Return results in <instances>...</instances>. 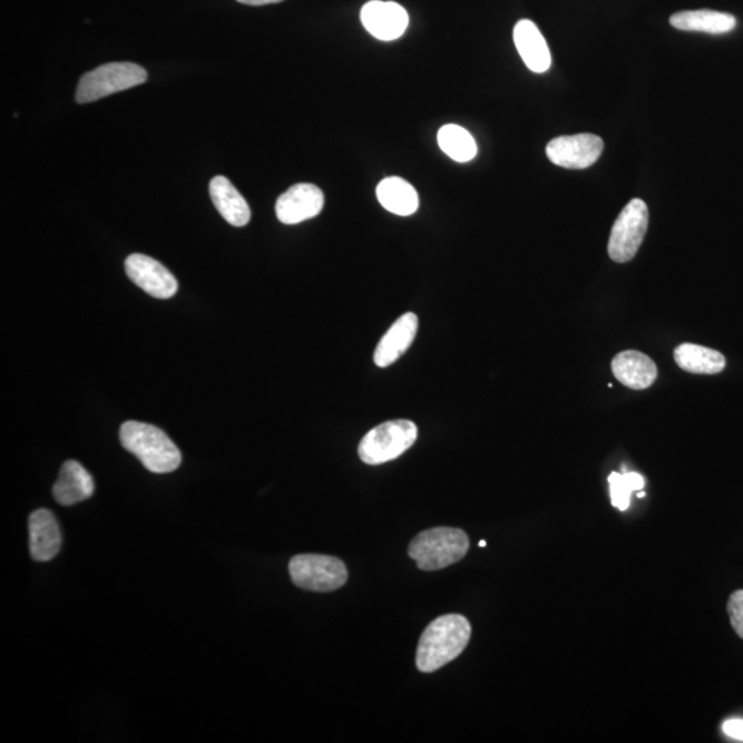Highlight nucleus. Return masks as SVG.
<instances>
[{"label":"nucleus","mask_w":743,"mask_h":743,"mask_svg":"<svg viewBox=\"0 0 743 743\" xmlns=\"http://www.w3.org/2000/svg\"><path fill=\"white\" fill-rule=\"evenodd\" d=\"M470 622L460 614H448L434 619L421 635L417 653V665L423 674H431L452 663L470 643Z\"/></svg>","instance_id":"nucleus-1"},{"label":"nucleus","mask_w":743,"mask_h":743,"mask_svg":"<svg viewBox=\"0 0 743 743\" xmlns=\"http://www.w3.org/2000/svg\"><path fill=\"white\" fill-rule=\"evenodd\" d=\"M120 442L123 448L136 454L150 472H173L183 463V454L177 444L155 426L126 421L120 429Z\"/></svg>","instance_id":"nucleus-2"},{"label":"nucleus","mask_w":743,"mask_h":743,"mask_svg":"<svg viewBox=\"0 0 743 743\" xmlns=\"http://www.w3.org/2000/svg\"><path fill=\"white\" fill-rule=\"evenodd\" d=\"M470 551V538L456 528H434L421 531L409 544L408 554L420 570L436 571L458 564Z\"/></svg>","instance_id":"nucleus-3"},{"label":"nucleus","mask_w":743,"mask_h":743,"mask_svg":"<svg viewBox=\"0 0 743 743\" xmlns=\"http://www.w3.org/2000/svg\"><path fill=\"white\" fill-rule=\"evenodd\" d=\"M418 440V426L411 420H393L374 427L362 438L359 456L365 465L379 466L400 458Z\"/></svg>","instance_id":"nucleus-4"},{"label":"nucleus","mask_w":743,"mask_h":743,"mask_svg":"<svg viewBox=\"0 0 743 743\" xmlns=\"http://www.w3.org/2000/svg\"><path fill=\"white\" fill-rule=\"evenodd\" d=\"M148 72L137 63L110 62L87 72L76 90V101L89 104L145 84Z\"/></svg>","instance_id":"nucleus-5"},{"label":"nucleus","mask_w":743,"mask_h":743,"mask_svg":"<svg viewBox=\"0 0 743 743\" xmlns=\"http://www.w3.org/2000/svg\"><path fill=\"white\" fill-rule=\"evenodd\" d=\"M292 583L313 593H332L348 583L349 571L341 559L327 555H296L290 561Z\"/></svg>","instance_id":"nucleus-6"},{"label":"nucleus","mask_w":743,"mask_h":743,"mask_svg":"<svg viewBox=\"0 0 743 743\" xmlns=\"http://www.w3.org/2000/svg\"><path fill=\"white\" fill-rule=\"evenodd\" d=\"M648 229V208L641 198H634L614 222L607 251L612 260L627 263L634 260Z\"/></svg>","instance_id":"nucleus-7"},{"label":"nucleus","mask_w":743,"mask_h":743,"mask_svg":"<svg viewBox=\"0 0 743 743\" xmlns=\"http://www.w3.org/2000/svg\"><path fill=\"white\" fill-rule=\"evenodd\" d=\"M605 144L594 134L558 137L547 145V157L555 166L584 169L598 162Z\"/></svg>","instance_id":"nucleus-8"},{"label":"nucleus","mask_w":743,"mask_h":743,"mask_svg":"<svg viewBox=\"0 0 743 743\" xmlns=\"http://www.w3.org/2000/svg\"><path fill=\"white\" fill-rule=\"evenodd\" d=\"M126 273L134 284L157 300H169L178 291V281L154 257L133 254L126 260Z\"/></svg>","instance_id":"nucleus-9"},{"label":"nucleus","mask_w":743,"mask_h":743,"mask_svg":"<svg viewBox=\"0 0 743 743\" xmlns=\"http://www.w3.org/2000/svg\"><path fill=\"white\" fill-rule=\"evenodd\" d=\"M324 193L313 184H297L278 197L276 214L281 224L297 225L315 218L324 208Z\"/></svg>","instance_id":"nucleus-10"},{"label":"nucleus","mask_w":743,"mask_h":743,"mask_svg":"<svg viewBox=\"0 0 743 743\" xmlns=\"http://www.w3.org/2000/svg\"><path fill=\"white\" fill-rule=\"evenodd\" d=\"M361 22L372 37L391 42L407 32L409 16L401 4L371 0L361 10Z\"/></svg>","instance_id":"nucleus-11"},{"label":"nucleus","mask_w":743,"mask_h":743,"mask_svg":"<svg viewBox=\"0 0 743 743\" xmlns=\"http://www.w3.org/2000/svg\"><path fill=\"white\" fill-rule=\"evenodd\" d=\"M419 319L414 313H407L391 325L374 350L373 361L379 368H388L407 353L418 335Z\"/></svg>","instance_id":"nucleus-12"},{"label":"nucleus","mask_w":743,"mask_h":743,"mask_svg":"<svg viewBox=\"0 0 743 743\" xmlns=\"http://www.w3.org/2000/svg\"><path fill=\"white\" fill-rule=\"evenodd\" d=\"M612 371L619 383L632 390L652 388L658 378V368L651 356L637 350H625L614 356Z\"/></svg>","instance_id":"nucleus-13"},{"label":"nucleus","mask_w":743,"mask_h":743,"mask_svg":"<svg viewBox=\"0 0 743 743\" xmlns=\"http://www.w3.org/2000/svg\"><path fill=\"white\" fill-rule=\"evenodd\" d=\"M514 42L531 72L544 74L553 66L551 51L534 21L520 20L514 28Z\"/></svg>","instance_id":"nucleus-14"},{"label":"nucleus","mask_w":743,"mask_h":743,"mask_svg":"<svg viewBox=\"0 0 743 743\" xmlns=\"http://www.w3.org/2000/svg\"><path fill=\"white\" fill-rule=\"evenodd\" d=\"M61 529L49 510H37L29 517V548L37 561L56 558L61 548Z\"/></svg>","instance_id":"nucleus-15"},{"label":"nucleus","mask_w":743,"mask_h":743,"mask_svg":"<svg viewBox=\"0 0 743 743\" xmlns=\"http://www.w3.org/2000/svg\"><path fill=\"white\" fill-rule=\"evenodd\" d=\"M96 490L94 479L84 466L75 460H68L61 467L52 495L58 505L75 506L80 501L90 499Z\"/></svg>","instance_id":"nucleus-16"},{"label":"nucleus","mask_w":743,"mask_h":743,"mask_svg":"<svg viewBox=\"0 0 743 743\" xmlns=\"http://www.w3.org/2000/svg\"><path fill=\"white\" fill-rule=\"evenodd\" d=\"M209 196L222 218L229 222L232 226L243 227L250 224L251 209L247 201L239 195L229 179L215 177L209 183Z\"/></svg>","instance_id":"nucleus-17"},{"label":"nucleus","mask_w":743,"mask_h":743,"mask_svg":"<svg viewBox=\"0 0 743 743\" xmlns=\"http://www.w3.org/2000/svg\"><path fill=\"white\" fill-rule=\"evenodd\" d=\"M671 26L678 31L724 35L734 31L736 19L734 16L715 10L681 11L669 19Z\"/></svg>","instance_id":"nucleus-18"},{"label":"nucleus","mask_w":743,"mask_h":743,"mask_svg":"<svg viewBox=\"0 0 743 743\" xmlns=\"http://www.w3.org/2000/svg\"><path fill=\"white\" fill-rule=\"evenodd\" d=\"M377 195L382 207L395 215H413L419 208L417 189L402 178L390 177L383 179L378 185Z\"/></svg>","instance_id":"nucleus-19"},{"label":"nucleus","mask_w":743,"mask_h":743,"mask_svg":"<svg viewBox=\"0 0 743 743\" xmlns=\"http://www.w3.org/2000/svg\"><path fill=\"white\" fill-rule=\"evenodd\" d=\"M676 364L683 371L697 374H717L724 371V355L713 349L698 346V344L684 343L674 351Z\"/></svg>","instance_id":"nucleus-20"},{"label":"nucleus","mask_w":743,"mask_h":743,"mask_svg":"<svg viewBox=\"0 0 743 743\" xmlns=\"http://www.w3.org/2000/svg\"><path fill=\"white\" fill-rule=\"evenodd\" d=\"M438 145L444 155L458 163L471 162L478 154L476 139L458 125L443 126L438 133Z\"/></svg>","instance_id":"nucleus-21"},{"label":"nucleus","mask_w":743,"mask_h":743,"mask_svg":"<svg viewBox=\"0 0 743 743\" xmlns=\"http://www.w3.org/2000/svg\"><path fill=\"white\" fill-rule=\"evenodd\" d=\"M610 496L614 507L619 511H627L630 502L632 491H641L645 488V479L637 472H612L608 477Z\"/></svg>","instance_id":"nucleus-22"},{"label":"nucleus","mask_w":743,"mask_h":743,"mask_svg":"<svg viewBox=\"0 0 743 743\" xmlns=\"http://www.w3.org/2000/svg\"><path fill=\"white\" fill-rule=\"evenodd\" d=\"M727 610L735 634L743 639V589L735 590V593L730 596Z\"/></svg>","instance_id":"nucleus-23"},{"label":"nucleus","mask_w":743,"mask_h":743,"mask_svg":"<svg viewBox=\"0 0 743 743\" xmlns=\"http://www.w3.org/2000/svg\"><path fill=\"white\" fill-rule=\"evenodd\" d=\"M723 731L730 739L743 742V721H740V718H733V721L725 722L723 724Z\"/></svg>","instance_id":"nucleus-24"},{"label":"nucleus","mask_w":743,"mask_h":743,"mask_svg":"<svg viewBox=\"0 0 743 743\" xmlns=\"http://www.w3.org/2000/svg\"><path fill=\"white\" fill-rule=\"evenodd\" d=\"M237 2L248 6H265L283 2V0H237Z\"/></svg>","instance_id":"nucleus-25"},{"label":"nucleus","mask_w":743,"mask_h":743,"mask_svg":"<svg viewBox=\"0 0 743 743\" xmlns=\"http://www.w3.org/2000/svg\"><path fill=\"white\" fill-rule=\"evenodd\" d=\"M479 547H487V541L482 540L481 542H479Z\"/></svg>","instance_id":"nucleus-26"},{"label":"nucleus","mask_w":743,"mask_h":743,"mask_svg":"<svg viewBox=\"0 0 743 743\" xmlns=\"http://www.w3.org/2000/svg\"><path fill=\"white\" fill-rule=\"evenodd\" d=\"M639 497H645V493L641 490Z\"/></svg>","instance_id":"nucleus-27"}]
</instances>
